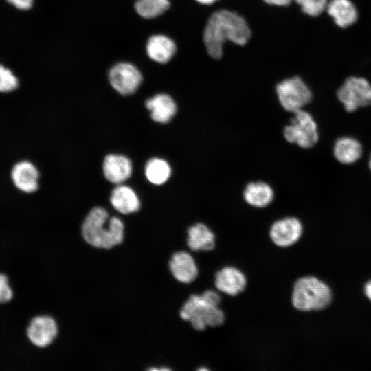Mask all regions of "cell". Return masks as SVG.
Wrapping results in <instances>:
<instances>
[{
    "mask_svg": "<svg viewBox=\"0 0 371 371\" xmlns=\"http://www.w3.org/2000/svg\"><path fill=\"white\" fill-rule=\"evenodd\" d=\"M243 196L248 205L262 208L271 203L274 192L271 186L264 181H252L245 186Z\"/></svg>",
    "mask_w": 371,
    "mask_h": 371,
    "instance_id": "44dd1931",
    "label": "cell"
},
{
    "mask_svg": "<svg viewBox=\"0 0 371 371\" xmlns=\"http://www.w3.org/2000/svg\"><path fill=\"white\" fill-rule=\"evenodd\" d=\"M109 80L119 93L128 95L134 93L140 86L142 75L134 65L122 62L111 68L109 71Z\"/></svg>",
    "mask_w": 371,
    "mask_h": 371,
    "instance_id": "9c48e42d",
    "label": "cell"
},
{
    "mask_svg": "<svg viewBox=\"0 0 371 371\" xmlns=\"http://www.w3.org/2000/svg\"><path fill=\"white\" fill-rule=\"evenodd\" d=\"M8 3L19 10H29L33 4V0H7Z\"/></svg>",
    "mask_w": 371,
    "mask_h": 371,
    "instance_id": "4316f807",
    "label": "cell"
},
{
    "mask_svg": "<svg viewBox=\"0 0 371 371\" xmlns=\"http://www.w3.org/2000/svg\"><path fill=\"white\" fill-rule=\"evenodd\" d=\"M302 233L303 225L300 219L289 216L275 221L270 227L269 234L274 245L286 248L295 244Z\"/></svg>",
    "mask_w": 371,
    "mask_h": 371,
    "instance_id": "30bf717a",
    "label": "cell"
},
{
    "mask_svg": "<svg viewBox=\"0 0 371 371\" xmlns=\"http://www.w3.org/2000/svg\"><path fill=\"white\" fill-rule=\"evenodd\" d=\"M337 97L348 113L369 106L371 105V83L361 76H350L337 89Z\"/></svg>",
    "mask_w": 371,
    "mask_h": 371,
    "instance_id": "8992f818",
    "label": "cell"
},
{
    "mask_svg": "<svg viewBox=\"0 0 371 371\" xmlns=\"http://www.w3.org/2000/svg\"><path fill=\"white\" fill-rule=\"evenodd\" d=\"M177 47L170 38L156 34L151 36L146 43V52L153 60L159 63H166L172 59Z\"/></svg>",
    "mask_w": 371,
    "mask_h": 371,
    "instance_id": "ffe728a7",
    "label": "cell"
},
{
    "mask_svg": "<svg viewBox=\"0 0 371 371\" xmlns=\"http://www.w3.org/2000/svg\"><path fill=\"white\" fill-rule=\"evenodd\" d=\"M171 172V167L169 164L161 158L150 159L145 166V175L147 179L155 185H161L166 183L170 178Z\"/></svg>",
    "mask_w": 371,
    "mask_h": 371,
    "instance_id": "7402d4cb",
    "label": "cell"
},
{
    "mask_svg": "<svg viewBox=\"0 0 371 371\" xmlns=\"http://www.w3.org/2000/svg\"><path fill=\"white\" fill-rule=\"evenodd\" d=\"M368 168H369L370 170L371 171V154H370L369 161H368Z\"/></svg>",
    "mask_w": 371,
    "mask_h": 371,
    "instance_id": "4dcf8cb0",
    "label": "cell"
},
{
    "mask_svg": "<svg viewBox=\"0 0 371 371\" xmlns=\"http://www.w3.org/2000/svg\"><path fill=\"white\" fill-rule=\"evenodd\" d=\"M300 6L302 11L313 17H316L323 13L328 3V0H295Z\"/></svg>",
    "mask_w": 371,
    "mask_h": 371,
    "instance_id": "cb8c5ba5",
    "label": "cell"
},
{
    "mask_svg": "<svg viewBox=\"0 0 371 371\" xmlns=\"http://www.w3.org/2000/svg\"><path fill=\"white\" fill-rule=\"evenodd\" d=\"M198 3L203 5H211L218 0H196Z\"/></svg>",
    "mask_w": 371,
    "mask_h": 371,
    "instance_id": "f546056e",
    "label": "cell"
},
{
    "mask_svg": "<svg viewBox=\"0 0 371 371\" xmlns=\"http://www.w3.org/2000/svg\"><path fill=\"white\" fill-rule=\"evenodd\" d=\"M169 272L181 284L193 282L199 275V269L193 256L185 250L173 252L168 262Z\"/></svg>",
    "mask_w": 371,
    "mask_h": 371,
    "instance_id": "8fae6325",
    "label": "cell"
},
{
    "mask_svg": "<svg viewBox=\"0 0 371 371\" xmlns=\"http://www.w3.org/2000/svg\"><path fill=\"white\" fill-rule=\"evenodd\" d=\"M220 295L214 290H206L201 294L190 295L181 305L179 318L190 323L193 329L203 331L207 327L222 325L225 319L219 305Z\"/></svg>",
    "mask_w": 371,
    "mask_h": 371,
    "instance_id": "3957f363",
    "label": "cell"
},
{
    "mask_svg": "<svg viewBox=\"0 0 371 371\" xmlns=\"http://www.w3.org/2000/svg\"><path fill=\"white\" fill-rule=\"evenodd\" d=\"M110 202L115 210L124 215L137 212L140 208L137 195L131 188L125 185H119L113 190Z\"/></svg>",
    "mask_w": 371,
    "mask_h": 371,
    "instance_id": "d6986e66",
    "label": "cell"
},
{
    "mask_svg": "<svg viewBox=\"0 0 371 371\" xmlns=\"http://www.w3.org/2000/svg\"><path fill=\"white\" fill-rule=\"evenodd\" d=\"M326 11L340 28L348 27L358 19L357 9L350 0H330Z\"/></svg>",
    "mask_w": 371,
    "mask_h": 371,
    "instance_id": "e0dca14e",
    "label": "cell"
},
{
    "mask_svg": "<svg viewBox=\"0 0 371 371\" xmlns=\"http://www.w3.org/2000/svg\"><path fill=\"white\" fill-rule=\"evenodd\" d=\"M13 297V291L10 286L8 277L0 273V304L10 302Z\"/></svg>",
    "mask_w": 371,
    "mask_h": 371,
    "instance_id": "484cf974",
    "label": "cell"
},
{
    "mask_svg": "<svg viewBox=\"0 0 371 371\" xmlns=\"http://www.w3.org/2000/svg\"><path fill=\"white\" fill-rule=\"evenodd\" d=\"M251 36L245 20L237 13L220 10L209 18L203 31V42L208 54L218 59L223 55V47L227 41L243 45Z\"/></svg>",
    "mask_w": 371,
    "mask_h": 371,
    "instance_id": "6da1fadb",
    "label": "cell"
},
{
    "mask_svg": "<svg viewBox=\"0 0 371 371\" xmlns=\"http://www.w3.org/2000/svg\"><path fill=\"white\" fill-rule=\"evenodd\" d=\"M186 243L192 251H210L216 247V236L207 225L197 223L188 228Z\"/></svg>",
    "mask_w": 371,
    "mask_h": 371,
    "instance_id": "5bb4252c",
    "label": "cell"
},
{
    "mask_svg": "<svg viewBox=\"0 0 371 371\" xmlns=\"http://www.w3.org/2000/svg\"><path fill=\"white\" fill-rule=\"evenodd\" d=\"M214 286L220 292L234 297L245 289L247 278L238 268L226 266L215 273Z\"/></svg>",
    "mask_w": 371,
    "mask_h": 371,
    "instance_id": "7c38bea8",
    "label": "cell"
},
{
    "mask_svg": "<svg viewBox=\"0 0 371 371\" xmlns=\"http://www.w3.org/2000/svg\"><path fill=\"white\" fill-rule=\"evenodd\" d=\"M103 172L110 182L120 184L127 180L132 173V164L128 158L117 154H110L103 161Z\"/></svg>",
    "mask_w": 371,
    "mask_h": 371,
    "instance_id": "9a60e30c",
    "label": "cell"
},
{
    "mask_svg": "<svg viewBox=\"0 0 371 371\" xmlns=\"http://www.w3.org/2000/svg\"><path fill=\"white\" fill-rule=\"evenodd\" d=\"M59 326L56 319L48 314L33 317L27 326L26 336L30 342L38 349L50 346L56 339Z\"/></svg>",
    "mask_w": 371,
    "mask_h": 371,
    "instance_id": "ba28073f",
    "label": "cell"
},
{
    "mask_svg": "<svg viewBox=\"0 0 371 371\" xmlns=\"http://www.w3.org/2000/svg\"><path fill=\"white\" fill-rule=\"evenodd\" d=\"M19 86V80L8 68L0 65V92L8 93L14 91Z\"/></svg>",
    "mask_w": 371,
    "mask_h": 371,
    "instance_id": "d4e9b609",
    "label": "cell"
},
{
    "mask_svg": "<svg viewBox=\"0 0 371 371\" xmlns=\"http://www.w3.org/2000/svg\"><path fill=\"white\" fill-rule=\"evenodd\" d=\"M11 178L16 188L23 192L32 193L38 189L39 172L28 161L16 163L12 168Z\"/></svg>",
    "mask_w": 371,
    "mask_h": 371,
    "instance_id": "4fadbf2b",
    "label": "cell"
},
{
    "mask_svg": "<svg viewBox=\"0 0 371 371\" xmlns=\"http://www.w3.org/2000/svg\"><path fill=\"white\" fill-rule=\"evenodd\" d=\"M363 153L361 143L351 136L337 138L333 147L335 159L344 165H350L359 161Z\"/></svg>",
    "mask_w": 371,
    "mask_h": 371,
    "instance_id": "2e32d148",
    "label": "cell"
},
{
    "mask_svg": "<svg viewBox=\"0 0 371 371\" xmlns=\"http://www.w3.org/2000/svg\"><path fill=\"white\" fill-rule=\"evenodd\" d=\"M332 297L331 289L325 282L315 276H304L293 285L291 303L298 311H319L330 304Z\"/></svg>",
    "mask_w": 371,
    "mask_h": 371,
    "instance_id": "277c9868",
    "label": "cell"
},
{
    "mask_svg": "<svg viewBox=\"0 0 371 371\" xmlns=\"http://www.w3.org/2000/svg\"><path fill=\"white\" fill-rule=\"evenodd\" d=\"M276 91L282 107L292 113L303 109L313 97L310 88L299 76L282 80L276 85Z\"/></svg>",
    "mask_w": 371,
    "mask_h": 371,
    "instance_id": "52a82bcc",
    "label": "cell"
},
{
    "mask_svg": "<svg viewBox=\"0 0 371 371\" xmlns=\"http://www.w3.org/2000/svg\"><path fill=\"white\" fill-rule=\"evenodd\" d=\"M364 293L368 299L371 301V280L366 284Z\"/></svg>",
    "mask_w": 371,
    "mask_h": 371,
    "instance_id": "f1b7e54d",
    "label": "cell"
},
{
    "mask_svg": "<svg viewBox=\"0 0 371 371\" xmlns=\"http://www.w3.org/2000/svg\"><path fill=\"white\" fill-rule=\"evenodd\" d=\"M170 5L169 0H137L135 9L144 19H153L162 14Z\"/></svg>",
    "mask_w": 371,
    "mask_h": 371,
    "instance_id": "603a6c76",
    "label": "cell"
},
{
    "mask_svg": "<svg viewBox=\"0 0 371 371\" xmlns=\"http://www.w3.org/2000/svg\"><path fill=\"white\" fill-rule=\"evenodd\" d=\"M146 106L150 111L151 118L156 122H169L177 113V104L171 96L159 93L148 98Z\"/></svg>",
    "mask_w": 371,
    "mask_h": 371,
    "instance_id": "ac0fdd59",
    "label": "cell"
},
{
    "mask_svg": "<svg viewBox=\"0 0 371 371\" xmlns=\"http://www.w3.org/2000/svg\"><path fill=\"white\" fill-rule=\"evenodd\" d=\"M267 3L278 6H286L289 5L292 0H264Z\"/></svg>",
    "mask_w": 371,
    "mask_h": 371,
    "instance_id": "83f0119b",
    "label": "cell"
},
{
    "mask_svg": "<svg viewBox=\"0 0 371 371\" xmlns=\"http://www.w3.org/2000/svg\"><path fill=\"white\" fill-rule=\"evenodd\" d=\"M290 123L284 126L283 135L286 142L303 149L315 146L319 139L318 126L313 115L304 109L294 112Z\"/></svg>",
    "mask_w": 371,
    "mask_h": 371,
    "instance_id": "5b68a950",
    "label": "cell"
},
{
    "mask_svg": "<svg viewBox=\"0 0 371 371\" xmlns=\"http://www.w3.org/2000/svg\"><path fill=\"white\" fill-rule=\"evenodd\" d=\"M81 235L89 246L98 249H111L120 245L125 237V224L117 216H109L103 207L91 209L81 224Z\"/></svg>",
    "mask_w": 371,
    "mask_h": 371,
    "instance_id": "7a4b0ae2",
    "label": "cell"
}]
</instances>
